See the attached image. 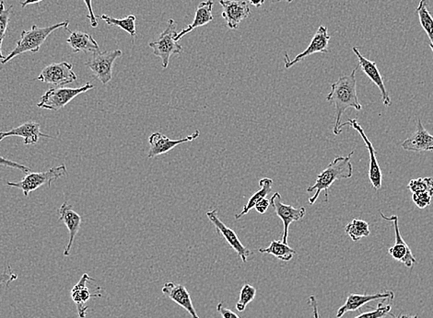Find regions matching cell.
Instances as JSON below:
<instances>
[{
  "label": "cell",
  "mask_w": 433,
  "mask_h": 318,
  "mask_svg": "<svg viewBox=\"0 0 433 318\" xmlns=\"http://www.w3.org/2000/svg\"><path fill=\"white\" fill-rule=\"evenodd\" d=\"M359 66L352 70V74L340 76L339 79L331 85V91L327 96V101L336 107V123L334 127V135L337 131L344 113L348 109L362 111V104L359 103L358 94H357V78L356 73Z\"/></svg>",
  "instance_id": "cell-1"
},
{
  "label": "cell",
  "mask_w": 433,
  "mask_h": 318,
  "mask_svg": "<svg viewBox=\"0 0 433 318\" xmlns=\"http://www.w3.org/2000/svg\"><path fill=\"white\" fill-rule=\"evenodd\" d=\"M353 155L354 151L349 153L346 157H337L334 159L326 170L318 175L314 185L307 188V193H313L315 190L314 195L309 199L311 205H314L323 190L326 202H329V190L332 184L337 180L350 179L352 177L353 167L350 159Z\"/></svg>",
  "instance_id": "cell-2"
},
{
  "label": "cell",
  "mask_w": 433,
  "mask_h": 318,
  "mask_svg": "<svg viewBox=\"0 0 433 318\" xmlns=\"http://www.w3.org/2000/svg\"><path fill=\"white\" fill-rule=\"evenodd\" d=\"M69 24V21L60 22L52 25V26L39 28L36 25H33L30 31H22L21 38L17 41V46L12 51L5 59L1 60V63L5 65L8 62L14 59V57L21 55V53L31 52L36 53L39 52L40 47L46 42L49 35L57 30V29L65 28L68 29Z\"/></svg>",
  "instance_id": "cell-3"
},
{
  "label": "cell",
  "mask_w": 433,
  "mask_h": 318,
  "mask_svg": "<svg viewBox=\"0 0 433 318\" xmlns=\"http://www.w3.org/2000/svg\"><path fill=\"white\" fill-rule=\"evenodd\" d=\"M177 24L173 19L168 21L167 27L160 34L157 40L149 43V46L154 50V55L160 57L162 62V68L166 69L171 56L180 55L183 52V47L176 41Z\"/></svg>",
  "instance_id": "cell-4"
},
{
  "label": "cell",
  "mask_w": 433,
  "mask_h": 318,
  "mask_svg": "<svg viewBox=\"0 0 433 318\" xmlns=\"http://www.w3.org/2000/svg\"><path fill=\"white\" fill-rule=\"evenodd\" d=\"M94 86L91 83L85 84L81 88H52L47 91L40 98L37 107L42 109L57 111L63 109L66 104L86 91L92 90Z\"/></svg>",
  "instance_id": "cell-5"
},
{
  "label": "cell",
  "mask_w": 433,
  "mask_h": 318,
  "mask_svg": "<svg viewBox=\"0 0 433 318\" xmlns=\"http://www.w3.org/2000/svg\"><path fill=\"white\" fill-rule=\"evenodd\" d=\"M68 174V170H66V168L65 165H61V166L50 168V170L46 171H43V173H27L26 176L19 183H7V185L9 187L18 188L24 192V196L28 197L29 194L34 190H36L39 189L41 186L44 185V184H47L49 187H50L51 183L53 181L60 179L66 175Z\"/></svg>",
  "instance_id": "cell-6"
},
{
  "label": "cell",
  "mask_w": 433,
  "mask_h": 318,
  "mask_svg": "<svg viewBox=\"0 0 433 318\" xmlns=\"http://www.w3.org/2000/svg\"><path fill=\"white\" fill-rule=\"evenodd\" d=\"M122 51L119 49L114 51H104L92 53L85 66L91 70L95 78L101 82V84L107 85L113 78L114 63L117 58L122 56Z\"/></svg>",
  "instance_id": "cell-7"
},
{
  "label": "cell",
  "mask_w": 433,
  "mask_h": 318,
  "mask_svg": "<svg viewBox=\"0 0 433 318\" xmlns=\"http://www.w3.org/2000/svg\"><path fill=\"white\" fill-rule=\"evenodd\" d=\"M349 126L354 128L357 132L361 135L362 140H364L366 148H367L369 154H370V164H369V179H370L371 185L375 190H379L382 188V181H383V174L380 165L378 163L377 151L374 145L366 135L364 128L359 125V123L356 119H349L346 123H343L340 125L335 135H339L342 132L344 127Z\"/></svg>",
  "instance_id": "cell-8"
},
{
  "label": "cell",
  "mask_w": 433,
  "mask_h": 318,
  "mask_svg": "<svg viewBox=\"0 0 433 318\" xmlns=\"http://www.w3.org/2000/svg\"><path fill=\"white\" fill-rule=\"evenodd\" d=\"M36 81L53 85L55 88H62L77 81V75L73 71L72 63H55L44 68Z\"/></svg>",
  "instance_id": "cell-9"
},
{
  "label": "cell",
  "mask_w": 433,
  "mask_h": 318,
  "mask_svg": "<svg viewBox=\"0 0 433 318\" xmlns=\"http://www.w3.org/2000/svg\"><path fill=\"white\" fill-rule=\"evenodd\" d=\"M270 205L272 206L274 212L279 216L283 222L282 242L288 244V235L289 225L294 222L302 220L307 215V209L304 207L295 208L292 205H285L282 202V195L276 193L270 199Z\"/></svg>",
  "instance_id": "cell-10"
},
{
  "label": "cell",
  "mask_w": 433,
  "mask_h": 318,
  "mask_svg": "<svg viewBox=\"0 0 433 318\" xmlns=\"http://www.w3.org/2000/svg\"><path fill=\"white\" fill-rule=\"evenodd\" d=\"M380 215L385 221L393 222L394 233H396V244L390 247L388 252H389L394 260L403 263L407 268L412 269L413 266L417 263V260L416 257H414L409 245L405 242L402 235H401L399 227V216L392 215L388 217V216H385L382 212H380Z\"/></svg>",
  "instance_id": "cell-11"
},
{
  "label": "cell",
  "mask_w": 433,
  "mask_h": 318,
  "mask_svg": "<svg viewBox=\"0 0 433 318\" xmlns=\"http://www.w3.org/2000/svg\"><path fill=\"white\" fill-rule=\"evenodd\" d=\"M219 2L222 7V18L232 30H237L241 22L249 17L251 4L247 0H219Z\"/></svg>",
  "instance_id": "cell-12"
},
{
  "label": "cell",
  "mask_w": 433,
  "mask_h": 318,
  "mask_svg": "<svg viewBox=\"0 0 433 318\" xmlns=\"http://www.w3.org/2000/svg\"><path fill=\"white\" fill-rule=\"evenodd\" d=\"M206 216L209 219V221L214 225L218 234L221 235L224 238L227 243L230 245L232 250L237 251L239 257H241L242 262H247L248 257L251 256V251L245 247L241 240H239L237 233L230 227L224 224V222L219 218L218 210L214 209L211 211L206 212Z\"/></svg>",
  "instance_id": "cell-13"
},
{
  "label": "cell",
  "mask_w": 433,
  "mask_h": 318,
  "mask_svg": "<svg viewBox=\"0 0 433 318\" xmlns=\"http://www.w3.org/2000/svg\"><path fill=\"white\" fill-rule=\"evenodd\" d=\"M331 39L329 31L326 26H320L318 28L317 33L314 35L310 44L304 52L301 53L295 57L294 60H289L288 53H285V68L289 69L292 68L296 63H300L307 56L314 55V53H329V44Z\"/></svg>",
  "instance_id": "cell-14"
},
{
  "label": "cell",
  "mask_w": 433,
  "mask_h": 318,
  "mask_svg": "<svg viewBox=\"0 0 433 318\" xmlns=\"http://www.w3.org/2000/svg\"><path fill=\"white\" fill-rule=\"evenodd\" d=\"M200 133L196 130L192 135L186 136V138L178 140H171L168 136L162 135L161 133H152L149 138V150L148 158L151 159L158 155L166 154L171 149L176 148L177 145L184 144V143L192 142L197 138H199Z\"/></svg>",
  "instance_id": "cell-15"
},
{
  "label": "cell",
  "mask_w": 433,
  "mask_h": 318,
  "mask_svg": "<svg viewBox=\"0 0 433 318\" xmlns=\"http://www.w3.org/2000/svg\"><path fill=\"white\" fill-rule=\"evenodd\" d=\"M352 51L357 57H358L359 66L362 68V72L371 79L372 83L377 86L379 91H381L382 101H383L384 106L390 107L392 105L391 98L389 94H388L387 88H385L383 76H382L380 71H379L377 63L365 58L361 52H359L358 47H353Z\"/></svg>",
  "instance_id": "cell-16"
},
{
  "label": "cell",
  "mask_w": 433,
  "mask_h": 318,
  "mask_svg": "<svg viewBox=\"0 0 433 318\" xmlns=\"http://www.w3.org/2000/svg\"><path fill=\"white\" fill-rule=\"evenodd\" d=\"M394 298V292L393 291H384L375 294H350L348 298H347L345 304L337 310V317H342L348 312H354L361 309L364 304L370 303V302L381 300V299L393 301Z\"/></svg>",
  "instance_id": "cell-17"
},
{
  "label": "cell",
  "mask_w": 433,
  "mask_h": 318,
  "mask_svg": "<svg viewBox=\"0 0 433 318\" xmlns=\"http://www.w3.org/2000/svg\"><path fill=\"white\" fill-rule=\"evenodd\" d=\"M162 294L170 298L171 301L180 305L184 310L187 311L192 318H199L194 307L192 298L189 292L182 284H175L173 282H166L161 288Z\"/></svg>",
  "instance_id": "cell-18"
},
{
  "label": "cell",
  "mask_w": 433,
  "mask_h": 318,
  "mask_svg": "<svg viewBox=\"0 0 433 318\" xmlns=\"http://www.w3.org/2000/svg\"><path fill=\"white\" fill-rule=\"evenodd\" d=\"M94 281V279L91 278L90 276L84 273L82 275L81 279L77 284L72 288L71 290V298L73 302L77 305V310L79 318H85L86 314H87L88 307H86L87 302L90 301L91 297L97 298L103 297L101 291L94 292L91 294L90 289H89L87 284L89 282Z\"/></svg>",
  "instance_id": "cell-19"
},
{
  "label": "cell",
  "mask_w": 433,
  "mask_h": 318,
  "mask_svg": "<svg viewBox=\"0 0 433 318\" xmlns=\"http://www.w3.org/2000/svg\"><path fill=\"white\" fill-rule=\"evenodd\" d=\"M402 148L410 152L433 151V135L427 131L422 120H418L416 131L402 143Z\"/></svg>",
  "instance_id": "cell-20"
},
{
  "label": "cell",
  "mask_w": 433,
  "mask_h": 318,
  "mask_svg": "<svg viewBox=\"0 0 433 318\" xmlns=\"http://www.w3.org/2000/svg\"><path fill=\"white\" fill-rule=\"evenodd\" d=\"M12 136L24 138V145H35L40 138H52V136L41 132L40 125L35 122H26L8 132H0V142Z\"/></svg>",
  "instance_id": "cell-21"
},
{
  "label": "cell",
  "mask_w": 433,
  "mask_h": 318,
  "mask_svg": "<svg viewBox=\"0 0 433 318\" xmlns=\"http://www.w3.org/2000/svg\"><path fill=\"white\" fill-rule=\"evenodd\" d=\"M59 215H60L59 221L63 222L69 231V244L66 245L65 250H64V256L66 257L69 255L76 235H77L79 228H81V217L78 212L73 210L72 205H69V202H64L61 207L59 209Z\"/></svg>",
  "instance_id": "cell-22"
},
{
  "label": "cell",
  "mask_w": 433,
  "mask_h": 318,
  "mask_svg": "<svg viewBox=\"0 0 433 318\" xmlns=\"http://www.w3.org/2000/svg\"><path fill=\"white\" fill-rule=\"evenodd\" d=\"M213 5H214V3H213L212 0H208V1L200 3V4L197 6L196 17L194 19V21L176 35L175 41L179 42V40L182 39L184 35L189 34L196 28L205 26V25L213 21Z\"/></svg>",
  "instance_id": "cell-23"
},
{
  "label": "cell",
  "mask_w": 433,
  "mask_h": 318,
  "mask_svg": "<svg viewBox=\"0 0 433 318\" xmlns=\"http://www.w3.org/2000/svg\"><path fill=\"white\" fill-rule=\"evenodd\" d=\"M69 31V28L66 29ZM66 43L71 46L73 53H98L100 52L96 41L90 34L81 33V31H70V36Z\"/></svg>",
  "instance_id": "cell-24"
},
{
  "label": "cell",
  "mask_w": 433,
  "mask_h": 318,
  "mask_svg": "<svg viewBox=\"0 0 433 318\" xmlns=\"http://www.w3.org/2000/svg\"><path fill=\"white\" fill-rule=\"evenodd\" d=\"M272 185L273 180L269 179V178H264V179L260 180V190L259 192H257L252 195L249 201L244 206L240 214L235 215V219H237L238 220V219L243 217L244 215H247L248 212L256 206L257 202H259L261 200L266 198V197L272 192Z\"/></svg>",
  "instance_id": "cell-25"
},
{
  "label": "cell",
  "mask_w": 433,
  "mask_h": 318,
  "mask_svg": "<svg viewBox=\"0 0 433 318\" xmlns=\"http://www.w3.org/2000/svg\"><path fill=\"white\" fill-rule=\"evenodd\" d=\"M260 253L269 254L284 262H291L296 254V251L289 247L288 244L283 243L282 241L273 240L272 244L265 249H260Z\"/></svg>",
  "instance_id": "cell-26"
},
{
  "label": "cell",
  "mask_w": 433,
  "mask_h": 318,
  "mask_svg": "<svg viewBox=\"0 0 433 318\" xmlns=\"http://www.w3.org/2000/svg\"><path fill=\"white\" fill-rule=\"evenodd\" d=\"M419 15L420 25L429 39V47L433 52V18L428 9V0H420L419 7L416 9Z\"/></svg>",
  "instance_id": "cell-27"
},
{
  "label": "cell",
  "mask_w": 433,
  "mask_h": 318,
  "mask_svg": "<svg viewBox=\"0 0 433 318\" xmlns=\"http://www.w3.org/2000/svg\"><path fill=\"white\" fill-rule=\"evenodd\" d=\"M98 18H100L101 20L106 22L107 25H109V26H117L122 29V30L126 31V33L131 35L133 38L136 35V17L134 15L127 16V17L124 19H116L111 17V16L104 14Z\"/></svg>",
  "instance_id": "cell-28"
},
{
  "label": "cell",
  "mask_w": 433,
  "mask_h": 318,
  "mask_svg": "<svg viewBox=\"0 0 433 318\" xmlns=\"http://www.w3.org/2000/svg\"><path fill=\"white\" fill-rule=\"evenodd\" d=\"M345 231L354 242L361 240L362 238L369 237L371 234L368 222L358 218H354L352 222H349L347 225Z\"/></svg>",
  "instance_id": "cell-29"
},
{
  "label": "cell",
  "mask_w": 433,
  "mask_h": 318,
  "mask_svg": "<svg viewBox=\"0 0 433 318\" xmlns=\"http://www.w3.org/2000/svg\"><path fill=\"white\" fill-rule=\"evenodd\" d=\"M14 6H11L9 9L5 8V2H0V59H5L2 53V43L5 39L6 31H7L9 22V16H11Z\"/></svg>",
  "instance_id": "cell-30"
},
{
  "label": "cell",
  "mask_w": 433,
  "mask_h": 318,
  "mask_svg": "<svg viewBox=\"0 0 433 318\" xmlns=\"http://www.w3.org/2000/svg\"><path fill=\"white\" fill-rule=\"evenodd\" d=\"M257 289L249 284H245L240 292V297L237 304V310L244 312L247 305L256 298Z\"/></svg>",
  "instance_id": "cell-31"
},
{
  "label": "cell",
  "mask_w": 433,
  "mask_h": 318,
  "mask_svg": "<svg viewBox=\"0 0 433 318\" xmlns=\"http://www.w3.org/2000/svg\"><path fill=\"white\" fill-rule=\"evenodd\" d=\"M407 189L412 193H429L433 195V178H419L409 181Z\"/></svg>",
  "instance_id": "cell-32"
},
{
  "label": "cell",
  "mask_w": 433,
  "mask_h": 318,
  "mask_svg": "<svg viewBox=\"0 0 433 318\" xmlns=\"http://www.w3.org/2000/svg\"><path fill=\"white\" fill-rule=\"evenodd\" d=\"M391 310V304H385L384 302H380L375 309H372L371 312H366V313L362 312V314L355 318H384L388 314H390Z\"/></svg>",
  "instance_id": "cell-33"
},
{
  "label": "cell",
  "mask_w": 433,
  "mask_h": 318,
  "mask_svg": "<svg viewBox=\"0 0 433 318\" xmlns=\"http://www.w3.org/2000/svg\"><path fill=\"white\" fill-rule=\"evenodd\" d=\"M433 195L429 193H415L412 194V200L417 207L425 209L432 203Z\"/></svg>",
  "instance_id": "cell-34"
},
{
  "label": "cell",
  "mask_w": 433,
  "mask_h": 318,
  "mask_svg": "<svg viewBox=\"0 0 433 318\" xmlns=\"http://www.w3.org/2000/svg\"><path fill=\"white\" fill-rule=\"evenodd\" d=\"M0 166L16 168V170H21L25 174H27L31 171L30 168L19 164L17 162L9 160V159L3 158L1 155H0Z\"/></svg>",
  "instance_id": "cell-35"
},
{
  "label": "cell",
  "mask_w": 433,
  "mask_h": 318,
  "mask_svg": "<svg viewBox=\"0 0 433 318\" xmlns=\"http://www.w3.org/2000/svg\"><path fill=\"white\" fill-rule=\"evenodd\" d=\"M17 279V275L11 272V267L5 272L0 273V285L5 284L9 286L11 282Z\"/></svg>",
  "instance_id": "cell-36"
},
{
  "label": "cell",
  "mask_w": 433,
  "mask_h": 318,
  "mask_svg": "<svg viewBox=\"0 0 433 318\" xmlns=\"http://www.w3.org/2000/svg\"><path fill=\"white\" fill-rule=\"evenodd\" d=\"M216 311L219 312V314H221L222 318H241L237 313H234V311L225 307L224 303H219L216 305Z\"/></svg>",
  "instance_id": "cell-37"
},
{
  "label": "cell",
  "mask_w": 433,
  "mask_h": 318,
  "mask_svg": "<svg viewBox=\"0 0 433 318\" xmlns=\"http://www.w3.org/2000/svg\"><path fill=\"white\" fill-rule=\"evenodd\" d=\"M86 6L89 11L87 16L89 20L91 21V26L92 28H96L99 25L98 17L95 16L94 9H92V0H84Z\"/></svg>",
  "instance_id": "cell-38"
},
{
  "label": "cell",
  "mask_w": 433,
  "mask_h": 318,
  "mask_svg": "<svg viewBox=\"0 0 433 318\" xmlns=\"http://www.w3.org/2000/svg\"><path fill=\"white\" fill-rule=\"evenodd\" d=\"M270 206V200L264 198L261 200L259 202H257L256 206H254V209L257 210V212L260 215H264L267 211Z\"/></svg>",
  "instance_id": "cell-39"
},
{
  "label": "cell",
  "mask_w": 433,
  "mask_h": 318,
  "mask_svg": "<svg viewBox=\"0 0 433 318\" xmlns=\"http://www.w3.org/2000/svg\"><path fill=\"white\" fill-rule=\"evenodd\" d=\"M309 304L311 305L312 309H313L314 318H320L317 297H315L314 295H311V297H309Z\"/></svg>",
  "instance_id": "cell-40"
},
{
  "label": "cell",
  "mask_w": 433,
  "mask_h": 318,
  "mask_svg": "<svg viewBox=\"0 0 433 318\" xmlns=\"http://www.w3.org/2000/svg\"><path fill=\"white\" fill-rule=\"evenodd\" d=\"M44 0H25L24 2H21V5L22 8L26 7L28 5L38 4V3L42 2Z\"/></svg>",
  "instance_id": "cell-41"
},
{
  "label": "cell",
  "mask_w": 433,
  "mask_h": 318,
  "mask_svg": "<svg viewBox=\"0 0 433 318\" xmlns=\"http://www.w3.org/2000/svg\"><path fill=\"white\" fill-rule=\"evenodd\" d=\"M250 4L254 5V7L259 8L265 3V0H249Z\"/></svg>",
  "instance_id": "cell-42"
},
{
  "label": "cell",
  "mask_w": 433,
  "mask_h": 318,
  "mask_svg": "<svg viewBox=\"0 0 433 318\" xmlns=\"http://www.w3.org/2000/svg\"><path fill=\"white\" fill-rule=\"evenodd\" d=\"M391 318H419V316L418 314H415V316H410V314L401 313L399 316H392Z\"/></svg>",
  "instance_id": "cell-43"
},
{
  "label": "cell",
  "mask_w": 433,
  "mask_h": 318,
  "mask_svg": "<svg viewBox=\"0 0 433 318\" xmlns=\"http://www.w3.org/2000/svg\"><path fill=\"white\" fill-rule=\"evenodd\" d=\"M287 2H292V0H286Z\"/></svg>",
  "instance_id": "cell-44"
},
{
  "label": "cell",
  "mask_w": 433,
  "mask_h": 318,
  "mask_svg": "<svg viewBox=\"0 0 433 318\" xmlns=\"http://www.w3.org/2000/svg\"><path fill=\"white\" fill-rule=\"evenodd\" d=\"M247 1H248V0H247Z\"/></svg>",
  "instance_id": "cell-45"
}]
</instances>
